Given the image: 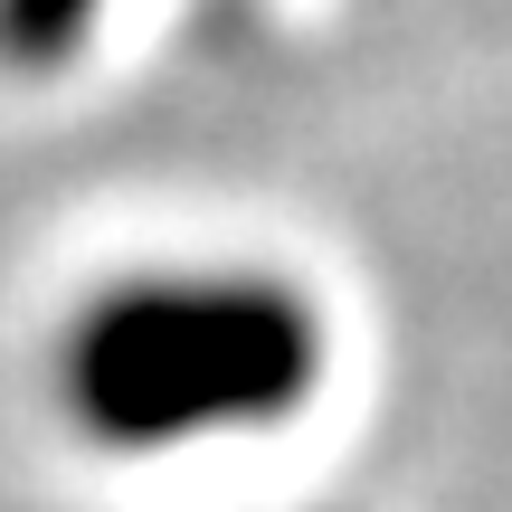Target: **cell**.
<instances>
[{"instance_id":"obj_2","label":"cell","mask_w":512,"mask_h":512,"mask_svg":"<svg viewBox=\"0 0 512 512\" xmlns=\"http://www.w3.org/2000/svg\"><path fill=\"white\" fill-rule=\"evenodd\" d=\"M95 19H105V0H0V67L57 76L95 38Z\"/></svg>"},{"instance_id":"obj_1","label":"cell","mask_w":512,"mask_h":512,"mask_svg":"<svg viewBox=\"0 0 512 512\" xmlns=\"http://www.w3.org/2000/svg\"><path fill=\"white\" fill-rule=\"evenodd\" d=\"M332 323L256 256H143L57 304L38 418L86 475H181L266 446L323 399Z\"/></svg>"}]
</instances>
